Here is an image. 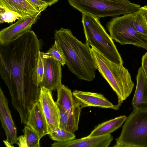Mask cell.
<instances>
[{"label": "cell", "instance_id": "6da1fadb", "mask_svg": "<svg viewBox=\"0 0 147 147\" xmlns=\"http://www.w3.org/2000/svg\"><path fill=\"white\" fill-rule=\"evenodd\" d=\"M41 43L31 30L11 42L0 45V73L8 87L11 103L20 117L26 118L38 101L41 87L37 67Z\"/></svg>", "mask_w": 147, "mask_h": 147}, {"label": "cell", "instance_id": "7a4b0ae2", "mask_svg": "<svg viewBox=\"0 0 147 147\" xmlns=\"http://www.w3.org/2000/svg\"><path fill=\"white\" fill-rule=\"evenodd\" d=\"M54 39L61 47L69 70L79 79L91 81L95 77L97 67L91 48L74 35L71 30L62 28L54 32Z\"/></svg>", "mask_w": 147, "mask_h": 147}, {"label": "cell", "instance_id": "3957f363", "mask_svg": "<svg viewBox=\"0 0 147 147\" xmlns=\"http://www.w3.org/2000/svg\"><path fill=\"white\" fill-rule=\"evenodd\" d=\"M91 52L97 69L116 93L118 98L117 105L120 107L134 86L129 73L123 65L110 61L94 47H91Z\"/></svg>", "mask_w": 147, "mask_h": 147}, {"label": "cell", "instance_id": "277c9868", "mask_svg": "<svg viewBox=\"0 0 147 147\" xmlns=\"http://www.w3.org/2000/svg\"><path fill=\"white\" fill-rule=\"evenodd\" d=\"M82 22L87 44L110 61L123 65L122 58L113 39L101 24L99 19L89 14L82 13Z\"/></svg>", "mask_w": 147, "mask_h": 147}, {"label": "cell", "instance_id": "5b68a950", "mask_svg": "<svg viewBox=\"0 0 147 147\" xmlns=\"http://www.w3.org/2000/svg\"><path fill=\"white\" fill-rule=\"evenodd\" d=\"M73 7L82 13L89 14L99 19L134 13L141 6L129 0H67Z\"/></svg>", "mask_w": 147, "mask_h": 147}, {"label": "cell", "instance_id": "8992f818", "mask_svg": "<svg viewBox=\"0 0 147 147\" xmlns=\"http://www.w3.org/2000/svg\"><path fill=\"white\" fill-rule=\"evenodd\" d=\"M113 147H147V108L133 109Z\"/></svg>", "mask_w": 147, "mask_h": 147}, {"label": "cell", "instance_id": "52a82bcc", "mask_svg": "<svg viewBox=\"0 0 147 147\" xmlns=\"http://www.w3.org/2000/svg\"><path fill=\"white\" fill-rule=\"evenodd\" d=\"M134 17V13L115 17L107 23L106 27L111 38L121 45H132L147 50V36L135 28Z\"/></svg>", "mask_w": 147, "mask_h": 147}, {"label": "cell", "instance_id": "ba28073f", "mask_svg": "<svg viewBox=\"0 0 147 147\" xmlns=\"http://www.w3.org/2000/svg\"><path fill=\"white\" fill-rule=\"evenodd\" d=\"M51 91L41 87L39 102L47 123L48 134L59 128V113L57 105L53 98Z\"/></svg>", "mask_w": 147, "mask_h": 147}, {"label": "cell", "instance_id": "9c48e42d", "mask_svg": "<svg viewBox=\"0 0 147 147\" xmlns=\"http://www.w3.org/2000/svg\"><path fill=\"white\" fill-rule=\"evenodd\" d=\"M41 12L21 18L15 23L1 30L0 31V45H5L9 43L30 30L31 26L36 22Z\"/></svg>", "mask_w": 147, "mask_h": 147}, {"label": "cell", "instance_id": "30bf717a", "mask_svg": "<svg viewBox=\"0 0 147 147\" xmlns=\"http://www.w3.org/2000/svg\"><path fill=\"white\" fill-rule=\"evenodd\" d=\"M61 66L59 62L51 58H44V74L41 87L52 92L62 84Z\"/></svg>", "mask_w": 147, "mask_h": 147}, {"label": "cell", "instance_id": "8fae6325", "mask_svg": "<svg viewBox=\"0 0 147 147\" xmlns=\"http://www.w3.org/2000/svg\"><path fill=\"white\" fill-rule=\"evenodd\" d=\"M8 100L1 88H0V119L6 139L11 145L16 143L18 137L17 128L13 120L8 106Z\"/></svg>", "mask_w": 147, "mask_h": 147}, {"label": "cell", "instance_id": "7c38bea8", "mask_svg": "<svg viewBox=\"0 0 147 147\" xmlns=\"http://www.w3.org/2000/svg\"><path fill=\"white\" fill-rule=\"evenodd\" d=\"M113 139L110 134L100 136H88L71 140L57 142L52 147H107Z\"/></svg>", "mask_w": 147, "mask_h": 147}, {"label": "cell", "instance_id": "4fadbf2b", "mask_svg": "<svg viewBox=\"0 0 147 147\" xmlns=\"http://www.w3.org/2000/svg\"><path fill=\"white\" fill-rule=\"evenodd\" d=\"M72 93L75 98L80 104L82 108L86 107H93L115 110L119 109V107L117 105H114L101 94L76 90H74Z\"/></svg>", "mask_w": 147, "mask_h": 147}, {"label": "cell", "instance_id": "5bb4252c", "mask_svg": "<svg viewBox=\"0 0 147 147\" xmlns=\"http://www.w3.org/2000/svg\"><path fill=\"white\" fill-rule=\"evenodd\" d=\"M26 125L34 131L40 139L49 134L46 120L38 101L29 111Z\"/></svg>", "mask_w": 147, "mask_h": 147}, {"label": "cell", "instance_id": "9a60e30c", "mask_svg": "<svg viewBox=\"0 0 147 147\" xmlns=\"http://www.w3.org/2000/svg\"><path fill=\"white\" fill-rule=\"evenodd\" d=\"M57 105L61 106L68 115L73 114L82 108L74 96L71 90L62 84L57 89Z\"/></svg>", "mask_w": 147, "mask_h": 147}, {"label": "cell", "instance_id": "2e32d148", "mask_svg": "<svg viewBox=\"0 0 147 147\" xmlns=\"http://www.w3.org/2000/svg\"><path fill=\"white\" fill-rule=\"evenodd\" d=\"M136 86L132 101L133 109L147 108V80L141 67L136 76Z\"/></svg>", "mask_w": 147, "mask_h": 147}, {"label": "cell", "instance_id": "e0dca14e", "mask_svg": "<svg viewBox=\"0 0 147 147\" xmlns=\"http://www.w3.org/2000/svg\"><path fill=\"white\" fill-rule=\"evenodd\" d=\"M0 6L18 13L22 18L42 12L26 0H0Z\"/></svg>", "mask_w": 147, "mask_h": 147}, {"label": "cell", "instance_id": "ac0fdd59", "mask_svg": "<svg viewBox=\"0 0 147 147\" xmlns=\"http://www.w3.org/2000/svg\"><path fill=\"white\" fill-rule=\"evenodd\" d=\"M127 118L125 115H122L100 123L95 127L88 136H97L110 134L119 128Z\"/></svg>", "mask_w": 147, "mask_h": 147}, {"label": "cell", "instance_id": "d6986e66", "mask_svg": "<svg viewBox=\"0 0 147 147\" xmlns=\"http://www.w3.org/2000/svg\"><path fill=\"white\" fill-rule=\"evenodd\" d=\"M44 58H51L59 62L64 66L66 62L64 55L61 47L57 41L55 40L53 45L44 55Z\"/></svg>", "mask_w": 147, "mask_h": 147}, {"label": "cell", "instance_id": "ffe728a7", "mask_svg": "<svg viewBox=\"0 0 147 147\" xmlns=\"http://www.w3.org/2000/svg\"><path fill=\"white\" fill-rule=\"evenodd\" d=\"M23 132L27 147H40L41 139L38 134L27 125L24 126Z\"/></svg>", "mask_w": 147, "mask_h": 147}, {"label": "cell", "instance_id": "44dd1931", "mask_svg": "<svg viewBox=\"0 0 147 147\" xmlns=\"http://www.w3.org/2000/svg\"><path fill=\"white\" fill-rule=\"evenodd\" d=\"M134 13V27L139 32L147 36V23L142 11L140 9Z\"/></svg>", "mask_w": 147, "mask_h": 147}, {"label": "cell", "instance_id": "7402d4cb", "mask_svg": "<svg viewBox=\"0 0 147 147\" xmlns=\"http://www.w3.org/2000/svg\"><path fill=\"white\" fill-rule=\"evenodd\" d=\"M52 140L57 142H62L75 139L76 136L74 133L59 128L49 134Z\"/></svg>", "mask_w": 147, "mask_h": 147}, {"label": "cell", "instance_id": "603a6c76", "mask_svg": "<svg viewBox=\"0 0 147 147\" xmlns=\"http://www.w3.org/2000/svg\"><path fill=\"white\" fill-rule=\"evenodd\" d=\"M22 17L18 13L0 6V23H11Z\"/></svg>", "mask_w": 147, "mask_h": 147}, {"label": "cell", "instance_id": "cb8c5ba5", "mask_svg": "<svg viewBox=\"0 0 147 147\" xmlns=\"http://www.w3.org/2000/svg\"><path fill=\"white\" fill-rule=\"evenodd\" d=\"M45 53L40 51L38 53V59L37 67V74L38 82L40 86L43 81L44 74V55Z\"/></svg>", "mask_w": 147, "mask_h": 147}, {"label": "cell", "instance_id": "d4e9b609", "mask_svg": "<svg viewBox=\"0 0 147 147\" xmlns=\"http://www.w3.org/2000/svg\"><path fill=\"white\" fill-rule=\"evenodd\" d=\"M57 105L59 113V128L68 131V115L61 106Z\"/></svg>", "mask_w": 147, "mask_h": 147}, {"label": "cell", "instance_id": "484cf974", "mask_svg": "<svg viewBox=\"0 0 147 147\" xmlns=\"http://www.w3.org/2000/svg\"><path fill=\"white\" fill-rule=\"evenodd\" d=\"M26 0L42 11L45 10L49 6V5L46 2L40 0Z\"/></svg>", "mask_w": 147, "mask_h": 147}, {"label": "cell", "instance_id": "4316f807", "mask_svg": "<svg viewBox=\"0 0 147 147\" xmlns=\"http://www.w3.org/2000/svg\"><path fill=\"white\" fill-rule=\"evenodd\" d=\"M147 80V52L143 56L142 59L141 66Z\"/></svg>", "mask_w": 147, "mask_h": 147}, {"label": "cell", "instance_id": "83f0119b", "mask_svg": "<svg viewBox=\"0 0 147 147\" xmlns=\"http://www.w3.org/2000/svg\"><path fill=\"white\" fill-rule=\"evenodd\" d=\"M140 9L143 13L147 23V5L141 7Z\"/></svg>", "mask_w": 147, "mask_h": 147}, {"label": "cell", "instance_id": "f1b7e54d", "mask_svg": "<svg viewBox=\"0 0 147 147\" xmlns=\"http://www.w3.org/2000/svg\"><path fill=\"white\" fill-rule=\"evenodd\" d=\"M46 2L50 6L56 3L59 0H40Z\"/></svg>", "mask_w": 147, "mask_h": 147}, {"label": "cell", "instance_id": "f546056e", "mask_svg": "<svg viewBox=\"0 0 147 147\" xmlns=\"http://www.w3.org/2000/svg\"><path fill=\"white\" fill-rule=\"evenodd\" d=\"M3 142L5 146L7 147H14L13 145H11L6 140H3Z\"/></svg>", "mask_w": 147, "mask_h": 147}]
</instances>
